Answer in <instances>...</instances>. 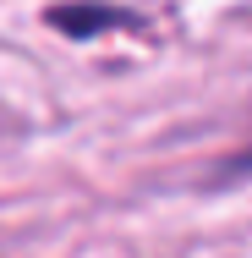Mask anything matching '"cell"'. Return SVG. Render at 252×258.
<instances>
[{"instance_id": "cell-1", "label": "cell", "mask_w": 252, "mask_h": 258, "mask_svg": "<svg viewBox=\"0 0 252 258\" xmlns=\"http://www.w3.org/2000/svg\"><path fill=\"white\" fill-rule=\"evenodd\" d=\"M50 22H55V28H66L71 39H88V33H99V28H115L121 17L104 11V6H88V11H55Z\"/></svg>"}, {"instance_id": "cell-2", "label": "cell", "mask_w": 252, "mask_h": 258, "mask_svg": "<svg viewBox=\"0 0 252 258\" xmlns=\"http://www.w3.org/2000/svg\"><path fill=\"white\" fill-rule=\"evenodd\" d=\"M225 176H252V149L236 154V159H225Z\"/></svg>"}]
</instances>
